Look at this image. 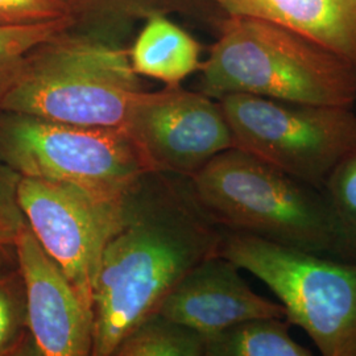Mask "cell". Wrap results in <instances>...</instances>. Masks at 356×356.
Returning <instances> with one entry per match:
<instances>
[{"label": "cell", "instance_id": "obj_1", "mask_svg": "<svg viewBox=\"0 0 356 356\" xmlns=\"http://www.w3.org/2000/svg\"><path fill=\"white\" fill-rule=\"evenodd\" d=\"M223 231L197 201L191 178L145 173L123 197L120 225L103 252L91 356H113L189 270L219 254Z\"/></svg>", "mask_w": 356, "mask_h": 356}, {"label": "cell", "instance_id": "obj_2", "mask_svg": "<svg viewBox=\"0 0 356 356\" xmlns=\"http://www.w3.org/2000/svg\"><path fill=\"white\" fill-rule=\"evenodd\" d=\"M200 72V91L216 101L251 94L325 106L356 102L355 66L310 38L254 17L220 20Z\"/></svg>", "mask_w": 356, "mask_h": 356}, {"label": "cell", "instance_id": "obj_3", "mask_svg": "<svg viewBox=\"0 0 356 356\" xmlns=\"http://www.w3.org/2000/svg\"><path fill=\"white\" fill-rule=\"evenodd\" d=\"M204 211L223 229L343 259V243L323 191L235 147L191 178Z\"/></svg>", "mask_w": 356, "mask_h": 356}, {"label": "cell", "instance_id": "obj_4", "mask_svg": "<svg viewBox=\"0 0 356 356\" xmlns=\"http://www.w3.org/2000/svg\"><path fill=\"white\" fill-rule=\"evenodd\" d=\"M144 90L126 51L67 32L29 51L0 110L89 127H123Z\"/></svg>", "mask_w": 356, "mask_h": 356}, {"label": "cell", "instance_id": "obj_5", "mask_svg": "<svg viewBox=\"0 0 356 356\" xmlns=\"http://www.w3.org/2000/svg\"><path fill=\"white\" fill-rule=\"evenodd\" d=\"M219 254L264 282L323 356H356V261L223 231Z\"/></svg>", "mask_w": 356, "mask_h": 356}, {"label": "cell", "instance_id": "obj_6", "mask_svg": "<svg viewBox=\"0 0 356 356\" xmlns=\"http://www.w3.org/2000/svg\"><path fill=\"white\" fill-rule=\"evenodd\" d=\"M0 161L20 177L119 200L149 172L123 127H89L0 110Z\"/></svg>", "mask_w": 356, "mask_h": 356}, {"label": "cell", "instance_id": "obj_7", "mask_svg": "<svg viewBox=\"0 0 356 356\" xmlns=\"http://www.w3.org/2000/svg\"><path fill=\"white\" fill-rule=\"evenodd\" d=\"M234 147L322 191L332 170L356 151L353 107L288 102L251 94L218 99Z\"/></svg>", "mask_w": 356, "mask_h": 356}, {"label": "cell", "instance_id": "obj_8", "mask_svg": "<svg viewBox=\"0 0 356 356\" xmlns=\"http://www.w3.org/2000/svg\"><path fill=\"white\" fill-rule=\"evenodd\" d=\"M17 198L26 225L92 312L95 281L122 220L123 197L106 200L70 184L22 177Z\"/></svg>", "mask_w": 356, "mask_h": 356}, {"label": "cell", "instance_id": "obj_9", "mask_svg": "<svg viewBox=\"0 0 356 356\" xmlns=\"http://www.w3.org/2000/svg\"><path fill=\"white\" fill-rule=\"evenodd\" d=\"M149 172L191 178L234 139L219 102L178 86L143 91L123 124Z\"/></svg>", "mask_w": 356, "mask_h": 356}, {"label": "cell", "instance_id": "obj_10", "mask_svg": "<svg viewBox=\"0 0 356 356\" xmlns=\"http://www.w3.org/2000/svg\"><path fill=\"white\" fill-rule=\"evenodd\" d=\"M24 277L28 325L38 355L89 356L94 346V314L63 268L26 225L15 238Z\"/></svg>", "mask_w": 356, "mask_h": 356}, {"label": "cell", "instance_id": "obj_11", "mask_svg": "<svg viewBox=\"0 0 356 356\" xmlns=\"http://www.w3.org/2000/svg\"><path fill=\"white\" fill-rule=\"evenodd\" d=\"M157 312L204 338L248 319L286 318L280 302L254 292L243 279L241 268L220 254L189 270L168 293Z\"/></svg>", "mask_w": 356, "mask_h": 356}, {"label": "cell", "instance_id": "obj_12", "mask_svg": "<svg viewBox=\"0 0 356 356\" xmlns=\"http://www.w3.org/2000/svg\"><path fill=\"white\" fill-rule=\"evenodd\" d=\"M226 16L285 26L356 67V0H213Z\"/></svg>", "mask_w": 356, "mask_h": 356}, {"label": "cell", "instance_id": "obj_13", "mask_svg": "<svg viewBox=\"0 0 356 356\" xmlns=\"http://www.w3.org/2000/svg\"><path fill=\"white\" fill-rule=\"evenodd\" d=\"M145 20L128 53L138 76L160 81L166 86H178L201 70L202 48L191 33L166 15H154Z\"/></svg>", "mask_w": 356, "mask_h": 356}, {"label": "cell", "instance_id": "obj_14", "mask_svg": "<svg viewBox=\"0 0 356 356\" xmlns=\"http://www.w3.org/2000/svg\"><path fill=\"white\" fill-rule=\"evenodd\" d=\"M286 318L261 317L236 323L206 338L204 356H312L296 342Z\"/></svg>", "mask_w": 356, "mask_h": 356}, {"label": "cell", "instance_id": "obj_15", "mask_svg": "<svg viewBox=\"0 0 356 356\" xmlns=\"http://www.w3.org/2000/svg\"><path fill=\"white\" fill-rule=\"evenodd\" d=\"M38 355L28 325L24 277L13 242H0V356Z\"/></svg>", "mask_w": 356, "mask_h": 356}, {"label": "cell", "instance_id": "obj_16", "mask_svg": "<svg viewBox=\"0 0 356 356\" xmlns=\"http://www.w3.org/2000/svg\"><path fill=\"white\" fill-rule=\"evenodd\" d=\"M204 348L202 334L156 312L128 332L113 356H204Z\"/></svg>", "mask_w": 356, "mask_h": 356}, {"label": "cell", "instance_id": "obj_17", "mask_svg": "<svg viewBox=\"0 0 356 356\" xmlns=\"http://www.w3.org/2000/svg\"><path fill=\"white\" fill-rule=\"evenodd\" d=\"M76 17H64L28 26H0V102L11 89L29 51L66 33Z\"/></svg>", "mask_w": 356, "mask_h": 356}, {"label": "cell", "instance_id": "obj_18", "mask_svg": "<svg viewBox=\"0 0 356 356\" xmlns=\"http://www.w3.org/2000/svg\"><path fill=\"white\" fill-rule=\"evenodd\" d=\"M322 191L338 223L343 259L356 261V151L332 170Z\"/></svg>", "mask_w": 356, "mask_h": 356}, {"label": "cell", "instance_id": "obj_19", "mask_svg": "<svg viewBox=\"0 0 356 356\" xmlns=\"http://www.w3.org/2000/svg\"><path fill=\"white\" fill-rule=\"evenodd\" d=\"M85 10L83 0H0V26H28L76 17Z\"/></svg>", "mask_w": 356, "mask_h": 356}, {"label": "cell", "instance_id": "obj_20", "mask_svg": "<svg viewBox=\"0 0 356 356\" xmlns=\"http://www.w3.org/2000/svg\"><path fill=\"white\" fill-rule=\"evenodd\" d=\"M86 10L97 8L124 17L148 19L154 15H198L216 6L213 0H83Z\"/></svg>", "mask_w": 356, "mask_h": 356}, {"label": "cell", "instance_id": "obj_21", "mask_svg": "<svg viewBox=\"0 0 356 356\" xmlns=\"http://www.w3.org/2000/svg\"><path fill=\"white\" fill-rule=\"evenodd\" d=\"M20 176L0 161V239L13 242L19 231L26 227V216L17 198Z\"/></svg>", "mask_w": 356, "mask_h": 356}, {"label": "cell", "instance_id": "obj_22", "mask_svg": "<svg viewBox=\"0 0 356 356\" xmlns=\"http://www.w3.org/2000/svg\"><path fill=\"white\" fill-rule=\"evenodd\" d=\"M0 242H8V241H3V239H0Z\"/></svg>", "mask_w": 356, "mask_h": 356}]
</instances>
